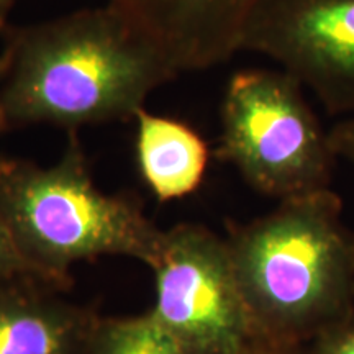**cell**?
<instances>
[{
  "label": "cell",
  "mask_w": 354,
  "mask_h": 354,
  "mask_svg": "<svg viewBox=\"0 0 354 354\" xmlns=\"http://www.w3.org/2000/svg\"><path fill=\"white\" fill-rule=\"evenodd\" d=\"M0 107L7 130L128 120L179 76L112 6L7 33Z\"/></svg>",
  "instance_id": "6da1fadb"
},
{
  "label": "cell",
  "mask_w": 354,
  "mask_h": 354,
  "mask_svg": "<svg viewBox=\"0 0 354 354\" xmlns=\"http://www.w3.org/2000/svg\"><path fill=\"white\" fill-rule=\"evenodd\" d=\"M225 240L264 343L308 346L354 317V234L333 189L279 202Z\"/></svg>",
  "instance_id": "7a4b0ae2"
},
{
  "label": "cell",
  "mask_w": 354,
  "mask_h": 354,
  "mask_svg": "<svg viewBox=\"0 0 354 354\" xmlns=\"http://www.w3.org/2000/svg\"><path fill=\"white\" fill-rule=\"evenodd\" d=\"M0 216L43 284L100 256L149 266L162 234L135 201L97 187L73 131L51 166L0 154Z\"/></svg>",
  "instance_id": "3957f363"
},
{
  "label": "cell",
  "mask_w": 354,
  "mask_h": 354,
  "mask_svg": "<svg viewBox=\"0 0 354 354\" xmlns=\"http://www.w3.org/2000/svg\"><path fill=\"white\" fill-rule=\"evenodd\" d=\"M304 88L282 69H241L221 99L220 158L279 202L331 189L338 159Z\"/></svg>",
  "instance_id": "277c9868"
},
{
  "label": "cell",
  "mask_w": 354,
  "mask_h": 354,
  "mask_svg": "<svg viewBox=\"0 0 354 354\" xmlns=\"http://www.w3.org/2000/svg\"><path fill=\"white\" fill-rule=\"evenodd\" d=\"M151 315L190 354H246L264 343L243 299L227 240L201 225L162 232L149 264Z\"/></svg>",
  "instance_id": "5b68a950"
},
{
  "label": "cell",
  "mask_w": 354,
  "mask_h": 354,
  "mask_svg": "<svg viewBox=\"0 0 354 354\" xmlns=\"http://www.w3.org/2000/svg\"><path fill=\"white\" fill-rule=\"evenodd\" d=\"M240 51L271 57L333 117H354V0H261Z\"/></svg>",
  "instance_id": "8992f818"
},
{
  "label": "cell",
  "mask_w": 354,
  "mask_h": 354,
  "mask_svg": "<svg viewBox=\"0 0 354 354\" xmlns=\"http://www.w3.org/2000/svg\"><path fill=\"white\" fill-rule=\"evenodd\" d=\"M261 0H110L177 74L227 63Z\"/></svg>",
  "instance_id": "52a82bcc"
},
{
  "label": "cell",
  "mask_w": 354,
  "mask_h": 354,
  "mask_svg": "<svg viewBox=\"0 0 354 354\" xmlns=\"http://www.w3.org/2000/svg\"><path fill=\"white\" fill-rule=\"evenodd\" d=\"M35 282L0 286V354H82L95 320Z\"/></svg>",
  "instance_id": "ba28073f"
},
{
  "label": "cell",
  "mask_w": 354,
  "mask_h": 354,
  "mask_svg": "<svg viewBox=\"0 0 354 354\" xmlns=\"http://www.w3.org/2000/svg\"><path fill=\"white\" fill-rule=\"evenodd\" d=\"M136 159L145 184L159 202L184 198L201 187L209 167V146L192 127L140 109Z\"/></svg>",
  "instance_id": "9c48e42d"
},
{
  "label": "cell",
  "mask_w": 354,
  "mask_h": 354,
  "mask_svg": "<svg viewBox=\"0 0 354 354\" xmlns=\"http://www.w3.org/2000/svg\"><path fill=\"white\" fill-rule=\"evenodd\" d=\"M82 354H190L151 315L95 320Z\"/></svg>",
  "instance_id": "30bf717a"
},
{
  "label": "cell",
  "mask_w": 354,
  "mask_h": 354,
  "mask_svg": "<svg viewBox=\"0 0 354 354\" xmlns=\"http://www.w3.org/2000/svg\"><path fill=\"white\" fill-rule=\"evenodd\" d=\"M25 279L39 281L33 268L20 251L6 220L0 216V286L25 281Z\"/></svg>",
  "instance_id": "8fae6325"
},
{
  "label": "cell",
  "mask_w": 354,
  "mask_h": 354,
  "mask_svg": "<svg viewBox=\"0 0 354 354\" xmlns=\"http://www.w3.org/2000/svg\"><path fill=\"white\" fill-rule=\"evenodd\" d=\"M308 354H354V317L313 339Z\"/></svg>",
  "instance_id": "7c38bea8"
},
{
  "label": "cell",
  "mask_w": 354,
  "mask_h": 354,
  "mask_svg": "<svg viewBox=\"0 0 354 354\" xmlns=\"http://www.w3.org/2000/svg\"><path fill=\"white\" fill-rule=\"evenodd\" d=\"M330 140L336 158L354 166V117L342 118L331 127Z\"/></svg>",
  "instance_id": "4fadbf2b"
},
{
  "label": "cell",
  "mask_w": 354,
  "mask_h": 354,
  "mask_svg": "<svg viewBox=\"0 0 354 354\" xmlns=\"http://www.w3.org/2000/svg\"><path fill=\"white\" fill-rule=\"evenodd\" d=\"M19 0H0V28L7 30V19Z\"/></svg>",
  "instance_id": "5bb4252c"
},
{
  "label": "cell",
  "mask_w": 354,
  "mask_h": 354,
  "mask_svg": "<svg viewBox=\"0 0 354 354\" xmlns=\"http://www.w3.org/2000/svg\"><path fill=\"white\" fill-rule=\"evenodd\" d=\"M7 30L0 28V86H2V77H3V44H2V35H6ZM7 131L6 120H3L2 107H0V133Z\"/></svg>",
  "instance_id": "9a60e30c"
},
{
  "label": "cell",
  "mask_w": 354,
  "mask_h": 354,
  "mask_svg": "<svg viewBox=\"0 0 354 354\" xmlns=\"http://www.w3.org/2000/svg\"><path fill=\"white\" fill-rule=\"evenodd\" d=\"M281 351H282L281 348H274L268 343H261L256 348L251 349V351H248L246 354H281Z\"/></svg>",
  "instance_id": "2e32d148"
},
{
  "label": "cell",
  "mask_w": 354,
  "mask_h": 354,
  "mask_svg": "<svg viewBox=\"0 0 354 354\" xmlns=\"http://www.w3.org/2000/svg\"><path fill=\"white\" fill-rule=\"evenodd\" d=\"M281 354H308V353H307V346H299V348L282 349Z\"/></svg>",
  "instance_id": "e0dca14e"
}]
</instances>
